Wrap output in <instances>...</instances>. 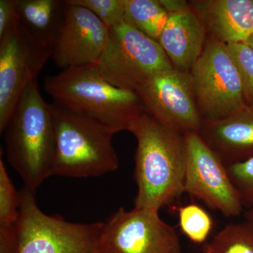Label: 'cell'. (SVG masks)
Segmentation results:
<instances>
[{"mask_svg":"<svg viewBox=\"0 0 253 253\" xmlns=\"http://www.w3.org/2000/svg\"><path fill=\"white\" fill-rule=\"evenodd\" d=\"M129 131L137 143L134 208L159 212L184 193V136L160 124L146 111L131 124Z\"/></svg>","mask_w":253,"mask_h":253,"instance_id":"6da1fadb","label":"cell"},{"mask_svg":"<svg viewBox=\"0 0 253 253\" xmlns=\"http://www.w3.org/2000/svg\"><path fill=\"white\" fill-rule=\"evenodd\" d=\"M44 88L54 104L101 123L115 134L129 131L131 124L145 112L135 91L112 85L95 64L47 76Z\"/></svg>","mask_w":253,"mask_h":253,"instance_id":"7a4b0ae2","label":"cell"},{"mask_svg":"<svg viewBox=\"0 0 253 253\" xmlns=\"http://www.w3.org/2000/svg\"><path fill=\"white\" fill-rule=\"evenodd\" d=\"M3 132L8 162L24 187L36 192L52 176L55 153L51 105L42 96L38 81L26 86Z\"/></svg>","mask_w":253,"mask_h":253,"instance_id":"3957f363","label":"cell"},{"mask_svg":"<svg viewBox=\"0 0 253 253\" xmlns=\"http://www.w3.org/2000/svg\"><path fill=\"white\" fill-rule=\"evenodd\" d=\"M51 105L55 130L52 176L96 177L118 169L113 131L54 103Z\"/></svg>","mask_w":253,"mask_h":253,"instance_id":"277c9868","label":"cell"},{"mask_svg":"<svg viewBox=\"0 0 253 253\" xmlns=\"http://www.w3.org/2000/svg\"><path fill=\"white\" fill-rule=\"evenodd\" d=\"M17 226L20 253H101L104 222H70L50 216L37 204L36 192L20 190Z\"/></svg>","mask_w":253,"mask_h":253,"instance_id":"5b68a950","label":"cell"},{"mask_svg":"<svg viewBox=\"0 0 253 253\" xmlns=\"http://www.w3.org/2000/svg\"><path fill=\"white\" fill-rule=\"evenodd\" d=\"M94 64L112 85L134 91L156 73L174 68L158 42L126 21L109 28L107 45Z\"/></svg>","mask_w":253,"mask_h":253,"instance_id":"8992f818","label":"cell"},{"mask_svg":"<svg viewBox=\"0 0 253 253\" xmlns=\"http://www.w3.org/2000/svg\"><path fill=\"white\" fill-rule=\"evenodd\" d=\"M190 73L204 121L226 119L246 106L239 73L224 43L210 37Z\"/></svg>","mask_w":253,"mask_h":253,"instance_id":"52a82bcc","label":"cell"},{"mask_svg":"<svg viewBox=\"0 0 253 253\" xmlns=\"http://www.w3.org/2000/svg\"><path fill=\"white\" fill-rule=\"evenodd\" d=\"M52 49L18 21L0 37V132L2 133L26 86L37 81Z\"/></svg>","mask_w":253,"mask_h":253,"instance_id":"ba28073f","label":"cell"},{"mask_svg":"<svg viewBox=\"0 0 253 253\" xmlns=\"http://www.w3.org/2000/svg\"><path fill=\"white\" fill-rule=\"evenodd\" d=\"M186 149L184 193L226 217L239 216L244 207L225 164L199 132L184 134Z\"/></svg>","mask_w":253,"mask_h":253,"instance_id":"9c48e42d","label":"cell"},{"mask_svg":"<svg viewBox=\"0 0 253 253\" xmlns=\"http://www.w3.org/2000/svg\"><path fill=\"white\" fill-rule=\"evenodd\" d=\"M145 111L160 124L179 134L199 132L203 120L191 73L175 68L151 76L135 91Z\"/></svg>","mask_w":253,"mask_h":253,"instance_id":"30bf717a","label":"cell"},{"mask_svg":"<svg viewBox=\"0 0 253 253\" xmlns=\"http://www.w3.org/2000/svg\"><path fill=\"white\" fill-rule=\"evenodd\" d=\"M103 253H181L174 227L159 212L121 208L104 222L101 235Z\"/></svg>","mask_w":253,"mask_h":253,"instance_id":"8fae6325","label":"cell"},{"mask_svg":"<svg viewBox=\"0 0 253 253\" xmlns=\"http://www.w3.org/2000/svg\"><path fill=\"white\" fill-rule=\"evenodd\" d=\"M64 1V18L51 59L65 70L94 64L109 39V28L89 10Z\"/></svg>","mask_w":253,"mask_h":253,"instance_id":"7c38bea8","label":"cell"},{"mask_svg":"<svg viewBox=\"0 0 253 253\" xmlns=\"http://www.w3.org/2000/svg\"><path fill=\"white\" fill-rule=\"evenodd\" d=\"M190 5L219 42L246 43L253 35V0H199Z\"/></svg>","mask_w":253,"mask_h":253,"instance_id":"4fadbf2b","label":"cell"},{"mask_svg":"<svg viewBox=\"0 0 253 253\" xmlns=\"http://www.w3.org/2000/svg\"><path fill=\"white\" fill-rule=\"evenodd\" d=\"M199 134L225 165L253 157V107L246 105L221 121H203Z\"/></svg>","mask_w":253,"mask_h":253,"instance_id":"5bb4252c","label":"cell"},{"mask_svg":"<svg viewBox=\"0 0 253 253\" xmlns=\"http://www.w3.org/2000/svg\"><path fill=\"white\" fill-rule=\"evenodd\" d=\"M206 32L204 23L189 6L169 14L158 42L175 69L190 73L204 49Z\"/></svg>","mask_w":253,"mask_h":253,"instance_id":"9a60e30c","label":"cell"},{"mask_svg":"<svg viewBox=\"0 0 253 253\" xmlns=\"http://www.w3.org/2000/svg\"><path fill=\"white\" fill-rule=\"evenodd\" d=\"M17 18L33 36L52 49L64 18V1L16 0Z\"/></svg>","mask_w":253,"mask_h":253,"instance_id":"2e32d148","label":"cell"},{"mask_svg":"<svg viewBox=\"0 0 253 253\" xmlns=\"http://www.w3.org/2000/svg\"><path fill=\"white\" fill-rule=\"evenodd\" d=\"M168 17L159 0H126L125 21L154 41L159 40Z\"/></svg>","mask_w":253,"mask_h":253,"instance_id":"e0dca14e","label":"cell"},{"mask_svg":"<svg viewBox=\"0 0 253 253\" xmlns=\"http://www.w3.org/2000/svg\"><path fill=\"white\" fill-rule=\"evenodd\" d=\"M204 253H253V224L231 223L203 245Z\"/></svg>","mask_w":253,"mask_h":253,"instance_id":"ac0fdd59","label":"cell"},{"mask_svg":"<svg viewBox=\"0 0 253 253\" xmlns=\"http://www.w3.org/2000/svg\"><path fill=\"white\" fill-rule=\"evenodd\" d=\"M181 231L196 244H206L213 229L212 218L199 205L192 204L178 210Z\"/></svg>","mask_w":253,"mask_h":253,"instance_id":"d6986e66","label":"cell"},{"mask_svg":"<svg viewBox=\"0 0 253 253\" xmlns=\"http://www.w3.org/2000/svg\"><path fill=\"white\" fill-rule=\"evenodd\" d=\"M0 156V226H16L19 219L21 199Z\"/></svg>","mask_w":253,"mask_h":253,"instance_id":"ffe728a7","label":"cell"},{"mask_svg":"<svg viewBox=\"0 0 253 253\" xmlns=\"http://www.w3.org/2000/svg\"><path fill=\"white\" fill-rule=\"evenodd\" d=\"M226 46L239 73L245 103L253 107V49L245 42Z\"/></svg>","mask_w":253,"mask_h":253,"instance_id":"44dd1931","label":"cell"},{"mask_svg":"<svg viewBox=\"0 0 253 253\" xmlns=\"http://www.w3.org/2000/svg\"><path fill=\"white\" fill-rule=\"evenodd\" d=\"M90 11L109 28L125 21L126 0H66Z\"/></svg>","mask_w":253,"mask_h":253,"instance_id":"7402d4cb","label":"cell"},{"mask_svg":"<svg viewBox=\"0 0 253 253\" xmlns=\"http://www.w3.org/2000/svg\"><path fill=\"white\" fill-rule=\"evenodd\" d=\"M225 166L244 208H253V157Z\"/></svg>","mask_w":253,"mask_h":253,"instance_id":"603a6c76","label":"cell"},{"mask_svg":"<svg viewBox=\"0 0 253 253\" xmlns=\"http://www.w3.org/2000/svg\"><path fill=\"white\" fill-rule=\"evenodd\" d=\"M0 253H20L17 226H0Z\"/></svg>","mask_w":253,"mask_h":253,"instance_id":"cb8c5ba5","label":"cell"},{"mask_svg":"<svg viewBox=\"0 0 253 253\" xmlns=\"http://www.w3.org/2000/svg\"><path fill=\"white\" fill-rule=\"evenodd\" d=\"M16 19V0H0V37L11 28Z\"/></svg>","mask_w":253,"mask_h":253,"instance_id":"d4e9b609","label":"cell"},{"mask_svg":"<svg viewBox=\"0 0 253 253\" xmlns=\"http://www.w3.org/2000/svg\"><path fill=\"white\" fill-rule=\"evenodd\" d=\"M159 2L168 14L184 11L189 7V4L186 1L181 0H159Z\"/></svg>","mask_w":253,"mask_h":253,"instance_id":"484cf974","label":"cell"},{"mask_svg":"<svg viewBox=\"0 0 253 253\" xmlns=\"http://www.w3.org/2000/svg\"><path fill=\"white\" fill-rule=\"evenodd\" d=\"M244 217L246 218V221H249L253 224V208L247 209V211L245 212Z\"/></svg>","mask_w":253,"mask_h":253,"instance_id":"4316f807","label":"cell"},{"mask_svg":"<svg viewBox=\"0 0 253 253\" xmlns=\"http://www.w3.org/2000/svg\"><path fill=\"white\" fill-rule=\"evenodd\" d=\"M246 43V44H249V45L253 49V35L249 38V40H248Z\"/></svg>","mask_w":253,"mask_h":253,"instance_id":"83f0119b","label":"cell"},{"mask_svg":"<svg viewBox=\"0 0 253 253\" xmlns=\"http://www.w3.org/2000/svg\"><path fill=\"white\" fill-rule=\"evenodd\" d=\"M101 253H103L102 252H101Z\"/></svg>","mask_w":253,"mask_h":253,"instance_id":"f1b7e54d","label":"cell"}]
</instances>
